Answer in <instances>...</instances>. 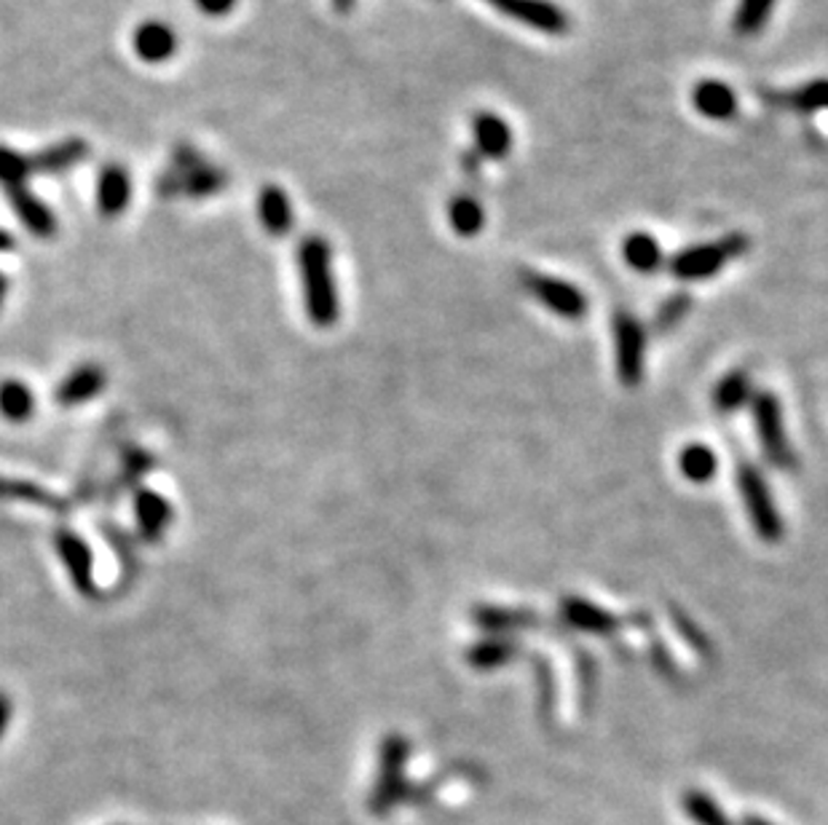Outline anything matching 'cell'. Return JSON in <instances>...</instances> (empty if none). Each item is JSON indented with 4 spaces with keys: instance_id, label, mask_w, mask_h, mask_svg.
<instances>
[{
    "instance_id": "8d00e7d4",
    "label": "cell",
    "mask_w": 828,
    "mask_h": 825,
    "mask_svg": "<svg viewBox=\"0 0 828 825\" xmlns=\"http://www.w3.org/2000/svg\"><path fill=\"white\" fill-rule=\"evenodd\" d=\"M11 247H14V237H11L9 231L0 229V252H9Z\"/></svg>"
},
{
    "instance_id": "7a4b0ae2",
    "label": "cell",
    "mask_w": 828,
    "mask_h": 825,
    "mask_svg": "<svg viewBox=\"0 0 828 825\" xmlns=\"http://www.w3.org/2000/svg\"><path fill=\"white\" fill-rule=\"evenodd\" d=\"M408 758H410L408 737H402V734H387V737L381 740V748H378L376 785L368 798V807L373 815H389V812L406 802Z\"/></svg>"
},
{
    "instance_id": "5b68a950",
    "label": "cell",
    "mask_w": 828,
    "mask_h": 825,
    "mask_svg": "<svg viewBox=\"0 0 828 825\" xmlns=\"http://www.w3.org/2000/svg\"><path fill=\"white\" fill-rule=\"evenodd\" d=\"M754 408V424L759 434L761 451L767 461L778 470H797V453L786 437L784 426V408L772 392H756L751 400Z\"/></svg>"
},
{
    "instance_id": "e575fe53",
    "label": "cell",
    "mask_w": 828,
    "mask_h": 825,
    "mask_svg": "<svg viewBox=\"0 0 828 825\" xmlns=\"http://www.w3.org/2000/svg\"><path fill=\"white\" fill-rule=\"evenodd\" d=\"M197 6L201 14H207V17H226V14H231L237 0H197Z\"/></svg>"
},
{
    "instance_id": "d4e9b609",
    "label": "cell",
    "mask_w": 828,
    "mask_h": 825,
    "mask_svg": "<svg viewBox=\"0 0 828 825\" xmlns=\"http://www.w3.org/2000/svg\"><path fill=\"white\" fill-rule=\"evenodd\" d=\"M475 625L488 630L491 635H505L512 630L531 625L533 614L520 612V608H501V606H478L472 612Z\"/></svg>"
},
{
    "instance_id": "52a82bcc",
    "label": "cell",
    "mask_w": 828,
    "mask_h": 825,
    "mask_svg": "<svg viewBox=\"0 0 828 825\" xmlns=\"http://www.w3.org/2000/svg\"><path fill=\"white\" fill-rule=\"evenodd\" d=\"M615 362L617 379L625 386H638L647 368V330L628 311L615 314Z\"/></svg>"
},
{
    "instance_id": "f546056e",
    "label": "cell",
    "mask_w": 828,
    "mask_h": 825,
    "mask_svg": "<svg viewBox=\"0 0 828 825\" xmlns=\"http://www.w3.org/2000/svg\"><path fill=\"white\" fill-rule=\"evenodd\" d=\"M788 105L799 113H820L828 110V78H815V81L801 83L799 89L788 92Z\"/></svg>"
},
{
    "instance_id": "e0dca14e",
    "label": "cell",
    "mask_w": 828,
    "mask_h": 825,
    "mask_svg": "<svg viewBox=\"0 0 828 825\" xmlns=\"http://www.w3.org/2000/svg\"><path fill=\"white\" fill-rule=\"evenodd\" d=\"M134 515L140 534L148 542H159L164 531L172 523V504L156 491H137L134 496Z\"/></svg>"
},
{
    "instance_id": "83f0119b",
    "label": "cell",
    "mask_w": 828,
    "mask_h": 825,
    "mask_svg": "<svg viewBox=\"0 0 828 825\" xmlns=\"http://www.w3.org/2000/svg\"><path fill=\"white\" fill-rule=\"evenodd\" d=\"M223 188H226V172L218 167H210L207 161L193 169V172L182 174V193L191 199L215 197V193H220Z\"/></svg>"
},
{
    "instance_id": "74e56055",
    "label": "cell",
    "mask_w": 828,
    "mask_h": 825,
    "mask_svg": "<svg viewBox=\"0 0 828 825\" xmlns=\"http://www.w3.org/2000/svg\"><path fill=\"white\" fill-rule=\"evenodd\" d=\"M332 6H336L338 14H349L351 6H355V0H332Z\"/></svg>"
},
{
    "instance_id": "1f68e13d",
    "label": "cell",
    "mask_w": 828,
    "mask_h": 825,
    "mask_svg": "<svg viewBox=\"0 0 828 825\" xmlns=\"http://www.w3.org/2000/svg\"><path fill=\"white\" fill-rule=\"evenodd\" d=\"M0 499H17V502H30V504H41V506H54L60 510V499L51 496L49 491L38 489L32 483H22V480H9L0 477Z\"/></svg>"
},
{
    "instance_id": "ac0fdd59",
    "label": "cell",
    "mask_w": 828,
    "mask_h": 825,
    "mask_svg": "<svg viewBox=\"0 0 828 825\" xmlns=\"http://www.w3.org/2000/svg\"><path fill=\"white\" fill-rule=\"evenodd\" d=\"M87 155H89L87 142L78 140V138H68L62 142H54V145L43 148L41 153L30 155V167H32V174H36V172L60 174V172H68V169L81 164Z\"/></svg>"
},
{
    "instance_id": "5bb4252c",
    "label": "cell",
    "mask_w": 828,
    "mask_h": 825,
    "mask_svg": "<svg viewBox=\"0 0 828 825\" xmlns=\"http://www.w3.org/2000/svg\"><path fill=\"white\" fill-rule=\"evenodd\" d=\"M132 199V180L121 164H108L97 178V207L106 218H119Z\"/></svg>"
},
{
    "instance_id": "9c48e42d",
    "label": "cell",
    "mask_w": 828,
    "mask_h": 825,
    "mask_svg": "<svg viewBox=\"0 0 828 825\" xmlns=\"http://www.w3.org/2000/svg\"><path fill=\"white\" fill-rule=\"evenodd\" d=\"M57 552H60L64 569H68L70 580H73L76 590L81 595H97L94 584V563H91V552L81 536H76L73 531H60L57 534Z\"/></svg>"
},
{
    "instance_id": "ab89813d",
    "label": "cell",
    "mask_w": 828,
    "mask_h": 825,
    "mask_svg": "<svg viewBox=\"0 0 828 825\" xmlns=\"http://www.w3.org/2000/svg\"><path fill=\"white\" fill-rule=\"evenodd\" d=\"M742 825H772V823L765 821V817H759V815H748L746 821H742Z\"/></svg>"
},
{
    "instance_id": "ba28073f",
    "label": "cell",
    "mask_w": 828,
    "mask_h": 825,
    "mask_svg": "<svg viewBox=\"0 0 828 825\" xmlns=\"http://www.w3.org/2000/svg\"><path fill=\"white\" fill-rule=\"evenodd\" d=\"M493 9L526 28L547 32V36H566L569 32V17L560 6L550 0H488Z\"/></svg>"
},
{
    "instance_id": "4316f807",
    "label": "cell",
    "mask_w": 828,
    "mask_h": 825,
    "mask_svg": "<svg viewBox=\"0 0 828 825\" xmlns=\"http://www.w3.org/2000/svg\"><path fill=\"white\" fill-rule=\"evenodd\" d=\"M775 3L778 0H738V11H735L732 28L740 38H754L765 30V24L772 19Z\"/></svg>"
},
{
    "instance_id": "30bf717a",
    "label": "cell",
    "mask_w": 828,
    "mask_h": 825,
    "mask_svg": "<svg viewBox=\"0 0 828 825\" xmlns=\"http://www.w3.org/2000/svg\"><path fill=\"white\" fill-rule=\"evenodd\" d=\"M692 105L708 121H732L738 115V94L719 78H706L692 89Z\"/></svg>"
},
{
    "instance_id": "2e32d148",
    "label": "cell",
    "mask_w": 828,
    "mask_h": 825,
    "mask_svg": "<svg viewBox=\"0 0 828 825\" xmlns=\"http://www.w3.org/2000/svg\"><path fill=\"white\" fill-rule=\"evenodd\" d=\"M560 612H563L566 622H569L571 627L582 630V633H590V635H611L619 627V620L615 614H609L606 608L596 606V603L588 601V597H577V595L566 597Z\"/></svg>"
},
{
    "instance_id": "8fae6325",
    "label": "cell",
    "mask_w": 828,
    "mask_h": 825,
    "mask_svg": "<svg viewBox=\"0 0 828 825\" xmlns=\"http://www.w3.org/2000/svg\"><path fill=\"white\" fill-rule=\"evenodd\" d=\"M475 145L486 161H501L512 148V129L510 123L491 110H480L472 121Z\"/></svg>"
},
{
    "instance_id": "7c38bea8",
    "label": "cell",
    "mask_w": 828,
    "mask_h": 825,
    "mask_svg": "<svg viewBox=\"0 0 828 825\" xmlns=\"http://www.w3.org/2000/svg\"><path fill=\"white\" fill-rule=\"evenodd\" d=\"M106 386H108L106 370H102L100 365H91L89 362V365H78L73 373H70L68 379L57 386L54 400H57V405L76 408V405H83V402L94 400Z\"/></svg>"
},
{
    "instance_id": "cb8c5ba5",
    "label": "cell",
    "mask_w": 828,
    "mask_h": 825,
    "mask_svg": "<svg viewBox=\"0 0 828 825\" xmlns=\"http://www.w3.org/2000/svg\"><path fill=\"white\" fill-rule=\"evenodd\" d=\"M36 413V398H32L30 386L22 381H3L0 383V415L11 424H24Z\"/></svg>"
},
{
    "instance_id": "9a60e30c",
    "label": "cell",
    "mask_w": 828,
    "mask_h": 825,
    "mask_svg": "<svg viewBox=\"0 0 828 825\" xmlns=\"http://www.w3.org/2000/svg\"><path fill=\"white\" fill-rule=\"evenodd\" d=\"M6 193H9L11 210L19 214V220H22V225L32 233V237H41V239L54 237L57 233L54 212H51L49 207L36 197V193L28 191V185L11 188V191H6Z\"/></svg>"
},
{
    "instance_id": "3957f363",
    "label": "cell",
    "mask_w": 828,
    "mask_h": 825,
    "mask_svg": "<svg viewBox=\"0 0 828 825\" xmlns=\"http://www.w3.org/2000/svg\"><path fill=\"white\" fill-rule=\"evenodd\" d=\"M751 250V239L746 233H727L708 244H695L681 250L670 260V271L681 282H702V279L716 276L727 263L735 258H742Z\"/></svg>"
},
{
    "instance_id": "f1b7e54d",
    "label": "cell",
    "mask_w": 828,
    "mask_h": 825,
    "mask_svg": "<svg viewBox=\"0 0 828 825\" xmlns=\"http://www.w3.org/2000/svg\"><path fill=\"white\" fill-rule=\"evenodd\" d=\"M681 807L687 809V815L692 817L697 825H735L724 815L719 804L714 802V796H708L706 791H687L681 796Z\"/></svg>"
},
{
    "instance_id": "ffe728a7",
    "label": "cell",
    "mask_w": 828,
    "mask_h": 825,
    "mask_svg": "<svg viewBox=\"0 0 828 825\" xmlns=\"http://www.w3.org/2000/svg\"><path fill=\"white\" fill-rule=\"evenodd\" d=\"M258 214L271 237H287L292 231V207L279 185H266L258 197Z\"/></svg>"
},
{
    "instance_id": "277c9868",
    "label": "cell",
    "mask_w": 828,
    "mask_h": 825,
    "mask_svg": "<svg viewBox=\"0 0 828 825\" xmlns=\"http://www.w3.org/2000/svg\"><path fill=\"white\" fill-rule=\"evenodd\" d=\"M738 491L756 534L769 544L778 542L784 536V517H780L778 506H775L772 491H769L765 474L756 470L754 464H748V461H740L738 464Z\"/></svg>"
},
{
    "instance_id": "4fadbf2b",
    "label": "cell",
    "mask_w": 828,
    "mask_h": 825,
    "mask_svg": "<svg viewBox=\"0 0 828 825\" xmlns=\"http://www.w3.org/2000/svg\"><path fill=\"white\" fill-rule=\"evenodd\" d=\"M134 51L142 62L148 64H161L172 60L174 51H178V36L169 24L159 22V19H148L140 28L134 30Z\"/></svg>"
},
{
    "instance_id": "d590c367",
    "label": "cell",
    "mask_w": 828,
    "mask_h": 825,
    "mask_svg": "<svg viewBox=\"0 0 828 825\" xmlns=\"http://www.w3.org/2000/svg\"><path fill=\"white\" fill-rule=\"evenodd\" d=\"M11 724V700L6 697L3 692H0V740H3L6 730H9Z\"/></svg>"
},
{
    "instance_id": "44dd1931",
    "label": "cell",
    "mask_w": 828,
    "mask_h": 825,
    "mask_svg": "<svg viewBox=\"0 0 828 825\" xmlns=\"http://www.w3.org/2000/svg\"><path fill=\"white\" fill-rule=\"evenodd\" d=\"M515 654H518V643L505 635H488L467 648V662L475 671H493V667L507 665Z\"/></svg>"
},
{
    "instance_id": "836d02e7",
    "label": "cell",
    "mask_w": 828,
    "mask_h": 825,
    "mask_svg": "<svg viewBox=\"0 0 828 825\" xmlns=\"http://www.w3.org/2000/svg\"><path fill=\"white\" fill-rule=\"evenodd\" d=\"M687 306H689V298L681 295V298H674V301L668 303L660 311V316H657V324H662V328H670V324H676L678 320H681L684 314H687Z\"/></svg>"
},
{
    "instance_id": "d6a6232c",
    "label": "cell",
    "mask_w": 828,
    "mask_h": 825,
    "mask_svg": "<svg viewBox=\"0 0 828 825\" xmlns=\"http://www.w3.org/2000/svg\"><path fill=\"white\" fill-rule=\"evenodd\" d=\"M172 164H174V172H178V174H188V172H193L197 167L204 164V159H201V155L193 151L191 145H180V148H174Z\"/></svg>"
},
{
    "instance_id": "6da1fadb",
    "label": "cell",
    "mask_w": 828,
    "mask_h": 825,
    "mask_svg": "<svg viewBox=\"0 0 828 825\" xmlns=\"http://www.w3.org/2000/svg\"><path fill=\"white\" fill-rule=\"evenodd\" d=\"M301 269L306 314L317 328H330L338 322L341 303H338L336 279H332V252L325 237L301 239L296 252Z\"/></svg>"
},
{
    "instance_id": "8992f818",
    "label": "cell",
    "mask_w": 828,
    "mask_h": 825,
    "mask_svg": "<svg viewBox=\"0 0 828 825\" xmlns=\"http://www.w3.org/2000/svg\"><path fill=\"white\" fill-rule=\"evenodd\" d=\"M520 282H523L528 295L537 298L547 311H552L560 320H582L588 314V295L577 284L566 282V279L539 274V271H523Z\"/></svg>"
},
{
    "instance_id": "4dcf8cb0",
    "label": "cell",
    "mask_w": 828,
    "mask_h": 825,
    "mask_svg": "<svg viewBox=\"0 0 828 825\" xmlns=\"http://www.w3.org/2000/svg\"><path fill=\"white\" fill-rule=\"evenodd\" d=\"M30 174H32L30 155L14 151V148L0 145V185H3L6 191H11V188H22L24 183H28Z\"/></svg>"
},
{
    "instance_id": "d6986e66",
    "label": "cell",
    "mask_w": 828,
    "mask_h": 825,
    "mask_svg": "<svg viewBox=\"0 0 828 825\" xmlns=\"http://www.w3.org/2000/svg\"><path fill=\"white\" fill-rule=\"evenodd\" d=\"M622 258L638 274H655L662 269L665 252L660 242L647 231H632L622 242Z\"/></svg>"
},
{
    "instance_id": "484cf974",
    "label": "cell",
    "mask_w": 828,
    "mask_h": 825,
    "mask_svg": "<svg viewBox=\"0 0 828 825\" xmlns=\"http://www.w3.org/2000/svg\"><path fill=\"white\" fill-rule=\"evenodd\" d=\"M448 220H451V229L459 233V237L472 239L478 237L486 225V212H482L480 201L469 193H459L453 197L451 204H448Z\"/></svg>"
},
{
    "instance_id": "603a6c76",
    "label": "cell",
    "mask_w": 828,
    "mask_h": 825,
    "mask_svg": "<svg viewBox=\"0 0 828 825\" xmlns=\"http://www.w3.org/2000/svg\"><path fill=\"white\" fill-rule=\"evenodd\" d=\"M678 472L695 485H706L719 472V459L708 445L692 443L678 451Z\"/></svg>"
},
{
    "instance_id": "7402d4cb",
    "label": "cell",
    "mask_w": 828,
    "mask_h": 825,
    "mask_svg": "<svg viewBox=\"0 0 828 825\" xmlns=\"http://www.w3.org/2000/svg\"><path fill=\"white\" fill-rule=\"evenodd\" d=\"M754 400V381L746 370H732L716 383L714 389V405L719 413H735Z\"/></svg>"
},
{
    "instance_id": "f35d334b",
    "label": "cell",
    "mask_w": 828,
    "mask_h": 825,
    "mask_svg": "<svg viewBox=\"0 0 828 825\" xmlns=\"http://www.w3.org/2000/svg\"><path fill=\"white\" fill-rule=\"evenodd\" d=\"M6 295H9V279H6V274H0V309H3Z\"/></svg>"
}]
</instances>
